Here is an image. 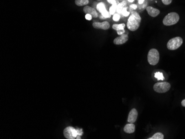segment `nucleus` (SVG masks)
I'll return each instance as SVG.
<instances>
[{
	"label": "nucleus",
	"mask_w": 185,
	"mask_h": 139,
	"mask_svg": "<svg viewBox=\"0 0 185 139\" xmlns=\"http://www.w3.org/2000/svg\"><path fill=\"white\" fill-rule=\"evenodd\" d=\"M83 11L86 14H90V15H92V18H97L98 17L96 10L94 8L88 6H85L84 7Z\"/></svg>",
	"instance_id": "obj_11"
},
{
	"label": "nucleus",
	"mask_w": 185,
	"mask_h": 139,
	"mask_svg": "<svg viewBox=\"0 0 185 139\" xmlns=\"http://www.w3.org/2000/svg\"><path fill=\"white\" fill-rule=\"evenodd\" d=\"M145 0H138L139 4H144V2H145Z\"/></svg>",
	"instance_id": "obj_27"
},
{
	"label": "nucleus",
	"mask_w": 185,
	"mask_h": 139,
	"mask_svg": "<svg viewBox=\"0 0 185 139\" xmlns=\"http://www.w3.org/2000/svg\"><path fill=\"white\" fill-rule=\"evenodd\" d=\"M135 130V126L133 123L127 124L124 128V131L127 134H132L134 132Z\"/></svg>",
	"instance_id": "obj_13"
},
{
	"label": "nucleus",
	"mask_w": 185,
	"mask_h": 139,
	"mask_svg": "<svg viewBox=\"0 0 185 139\" xmlns=\"http://www.w3.org/2000/svg\"><path fill=\"white\" fill-rule=\"evenodd\" d=\"M128 35H127L123 34V35H120L119 37H116L113 41L114 43L116 45H120V44H123L127 42L128 41Z\"/></svg>",
	"instance_id": "obj_9"
},
{
	"label": "nucleus",
	"mask_w": 185,
	"mask_h": 139,
	"mask_svg": "<svg viewBox=\"0 0 185 139\" xmlns=\"http://www.w3.org/2000/svg\"><path fill=\"white\" fill-rule=\"evenodd\" d=\"M155 78H156L158 80H161V81H164L165 79V78L163 75V74L161 72H156L155 73Z\"/></svg>",
	"instance_id": "obj_18"
},
{
	"label": "nucleus",
	"mask_w": 185,
	"mask_h": 139,
	"mask_svg": "<svg viewBox=\"0 0 185 139\" xmlns=\"http://www.w3.org/2000/svg\"><path fill=\"white\" fill-rule=\"evenodd\" d=\"M85 18H86V19H87V20L90 21V20L92 19V15H90V14H86Z\"/></svg>",
	"instance_id": "obj_24"
},
{
	"label": "nucleus",
	"mask_w": 185,
	"mask_h": 139,
	"mask_svg": "<svg viewBox=\"0 0 185 139\" xmlns=\"http://www.w3.org/2000/svg\"><path fill=\"white\" fill-rule=\"evenodd\" d=\"M160 59V54L156 49L152 48L149 50L147 54V61L152 66H155L158 63Z\"/></svg>",
	"instance_id": "obj_3"
},
{
	"label": "nucleus",
	"mask_w": 185,
	"mask_h": 139,
	"mask_svg": "<svg viewBox=\"0 0 185 139\" xmlns=\"http://www.w3.org/2000/svg\"><path fill=\"white\" fill-rule=\"evenodd\" d=\"M181 105L182 106L185 107V99L181 101Z\"/></svg>",
	"instance_id": "obj_28"
},
{
	"label": "nucleus",
	"mask_w": 185,
	"mask_h": 139,
	"mask_svg": "<svg viewBox=\"0 0 185 139\" xmlns=\"http://www.w3.org/2000/svg\"><path fill=\"white\" fill-rule=\"evenodd\" d=\"M125 32V31L124 30H119V31H117V33L119 35H123L124 34V33Z\"/></svg>",
	"instance_id": "obj_23"
},
{
	"label": "nucleus",
	"mask_w": 185,
	"mask_h": 139,
	"mask_svg": "<svg viewBox=\"0 0 185 139\" xmlns=\"http://www.w3.org/2000/svg\"><path fill=\"white\" fill-rule=\"evenodd\" d=\"M141 18L139 13L136 11L131 12L130 16L127 20V28L131 31H136L140 27Z\"/></svg>",
	"instance_id": "obj_1"
},
{
	"label": "nucleus",
	"mask_w": 185,
	"mask_h": 139,
	"mask_svg": "<svg viewBox=\"0 0 185 139\" xmlns=\"http://www.w3.org/2000/svg\"><path fill=\"white\" fill-rule=\"evenodd\" d=\"M138 115V113L135 109H132L129 114L127 121L130 123H134L136 121Z\"/></svg>",
	"instance_id": "obj_10"
},
{
	"label": "nucleus",
	"mask_w": 185,
	"mask_h": 139,
	"mask_svg": "<svg viewBox=\"0 0 185 139\" xmlns=\"http://www.w3.org/2000/svg\"><path fill=\"white\" fill-rule=\"evenodd\" d=\"M130 7L134 9V10H136V9L137 8V6H136V4H131V5L130 6Z\"/></svg>",
	"instance_id": "obj_26"
},
{
	"label": "nucleus",
	"mask_w": 185,
	"mask_h": 139,
	"mask_svg": "<svg viewBox=\"0 0 185 139\" xmlns=\"http://www.w3.org/2000/svg\"><path fill=\"white\" fill-rule=\"evenodd\" d=\"M121 14H122L125 17H127L128 16H129L130 15V12L127 11V7H124L123 8Z\"/></svg>",
	"instance_id": "obj_19"
},
{
	"label": "nucleus",
	"mask_w": 185,
	"mask_h": 139,
	"mask_svg": "<svg viewBox=\"0 0 185 139\" xmlns=\"http://www.w3.org/2000/svg\"><path fill=\"white\" fill-rule=\"evenodd\" d=\"M98 1H99V0H98Z\"/></svg>",
	"instance_id": "obj_30"
},
{
	"label": "nucleus",
	"mask_w": 185,
	"mask_h": 139,
	"mask_svg": "<svg viewBox=\"0 0 185 139\" xmlns=\"http://www.w3.org/2000/svg\"><path fill=\"white\" fill-rule=\"evenodd\" d=\"M171 88L170 83L166 81L157 83L154 85V89L156 92L164 93L167 92Z\"/></svg>",
	"instance_id": "obj_5"
},
{
	"label": "nucleus",
	"mask_w": 185,
	"mask_h": 139,
	"mask_svg": "<svg viewBox=\"0 0 185 139\" xmlns=\"http://www.w3.org/2000/svg\"><path fill=\"white\" fill-rule=\"evenodd\" d=\"M109 4H112V6H114V5H118L116 4L115 0H107Z\"/></svg>",
	"instance_id": "obj_22"
},
{
	"label": "nucleus",
	"mask_w": 185,
	"mask_h": 139,
	"mask_svg": "<svg viewBox=\"0 0 185 139\" xmlns=\"http://www.w3.org/2000/svg\"><path fill=\"white\" fill-rule=\"evenodd\" d=\"M75 4L78 6H83L89 4V0H75Z\"/></svg>",
	"instance_id": "obj_15"
},
{
	"label": "nucleus",
	"mask_w": 185,
	"mask_h": 139,
	"mask_svg": "<svg viewBox=\"0 0 185 139\" xmlns=\"http://www.w3.org/2000/svg\"><path fill=\"white\" fill-rule=\"evenodd\" d=\"M147 11L148 14L151 17H155L158 16L160 13V11H159V10L153 7L152 6L147 7Z\"/></svg>",
	"instance_id": "obj_12"
},
{
	"label": "nucleus",
	"mask_w": 185,
	"mask_h": 139,
	"mask_svg": "<svg viewBox=\"0 0 185 139\" xmlns=\"http://www.w3.org/2000/svg\"><path fill=\"white\" fill-rule=\"evenodd\" d=\"M120 18V16L119 14V13H115L114 15H113V17H112V19L114 21H119V20Z\"/></svg>",
	"instance_id": "obj_20"
},
{
	"label": "nucleus",
	"mask_w": 185,
	"mask_h": 139,
	"mask_svg": "<svg viewBox=\"0 0 185 139\" xmlns=\"http://www.w3.org/2000/svg\"><path fill=\"white\" fill-rule=\"evenodd\" d=\"M183 43V39L180 37L171 39L167 44V47L169 50H176L180 47Z\"/></svg>",
	"instance_id": "obj_4"
},
{
	"label": "nucleus",
	"mask_w": 185,
	"mask_h": 139,
	"mask_svg": "<svg viewBox=\"0 0 185 139\" xmlns=\"http://www.w3.org/2000/svg\"><path fill=\"white\" fill-rule=\"evenodd\" d=\"M180 19V16L176 12H171L168 13L163 19V24L167 26H172L178 23Z\"/></svg>",
	"instance_id": "obj_2"
},
{
	"label": "nucleus",
	"mask_w": 185,
	"mask_h": 139,
	"mask_svg": "<svg viewBox=\"0 0 185 139\" xmlns=\"http://www.w3.org/2000/svg\"><path fill=\"white\" fill-rule=\"evenodd\" d=\"M127 5V2L125 1H123L121 2H120L119 4L117 5V8H116V12H118V13L120 14L121 13L122 10L125 6Z\"/></svg>",
	"instance_id": "obj_14"
},
{
	"label": "nucleus",
	"mask_w": 185,
	"mask_h": 139,
	"mask_svg": "<svg viewBox=\"0 0 185 139\" xmlns=\"http://www.w3.org/2000/svg\"><path fill=\"white\" fill-rule=\"evenodd\" d=\"M127 1H128L129 2H133L135 0H127Z\"/></svg>",
	"instance_id": "obj_29"
},
{
	"label": "nucleus",
	"mask_w": 185,
	"mask_h": 139,
	"mask_svg": "<svg viewBox=\"0 0 185 139\" xmlns=\"http://www.w3.org/2000/svg\"><path fill=\"white\" fill-rule=\"evenodd\" d=\"M64 137L68 139H74L77 136L78 133L77 130L73 127H67L63 132Z\"/></svg>",
	"instance_id": "obj_6"
},
{
	"label": "nucleus",
	"mask_w": 185,
	"mask_h": 139,
	"mask_svg": "<svg viewBox=\"0 0 185 139\" xmlns=\"http://www.w3.org/2000/svg\"><path fill=\"white\" fill-rule=\"evenodd\" d=\"M92 26L96 29L107 30L110 28V24L107 21H104L103 22H94L92 23Z\"/></svg>",
	"instance_id": "obj_8"
},
{
	"label": "nucleus",
	"mask_w": 185,
	"mask_h": 139,
	"mask_svg": "<svg viewBox=\"0 0 185 139\" xmlns=\"http://www.w3.org/2000/svg\"><path fill=\"white\" fill-rule=\"evenodd\" d=\"M125 27V24L124 23H121V24H114L112 26V28L116 30V31H119V30H124V28Z\"/></svg>",
	"instance_id": "obj_16"
},
{
	"label": "nucleus",
	"mask_w": 185,
	"mask_h": 139,
	"mask_svg": "<svg viewBox=\"0 0 185 139\" xmlns=\"http://www.w3.org/2000/svg\"><path fill=\"white\" fill-rule=\"evenodd\" d=\"M96 9L105 18H109L111 17V14L107 10L105 4L103 2H100L98 4L96 5Z\"/></svg>",
	"instance_id": "obj_7"
},
{
	"label": "nucleus",
	"mask_w": 185,
	"mask_h": 139,
	"mask_svg": "<svg viewBox=\"0 0 185 139\" xmlns=\"http://www.w3.org/2000/svg\"><path fill=\"white\" fill-rule=\"evenodd\" d=\"M149 139H164V136L161 132H157L152 137H151L150 138H148Z\"/></svg>",
	"instance_id": "obj_17"
},
{
	"label": "nucleus",
	"mask_w": 185,
	"mask_h": 139,
	"mask_svg": "<svg viewBox=\"0 0 185 139\" xmlns=\"http://www.w3.org/2000/svg\"><path fill=\"white\" fill-rule=\"evenodd\" d=\"M172 0H162V3L165 5H169L171 4Z\"/></svg>",
	"instance_id": "obj_21"
},
{
	"label": "nucleus",
	"mask_w": 185,
	"mask_h": 139,
	"mask_svg": "<svg viewBox=\"0 0 185 139\" xmlns=\"http://www.w3.org/2000/svg\"><path fill=\"white\" fill-rule=\"evenodd\" d=\"M77 132L78 135H82L83 131H82L81 129H77Z\"/></svg>",
	"instance_id": "obj_25"
}]
</instances>
